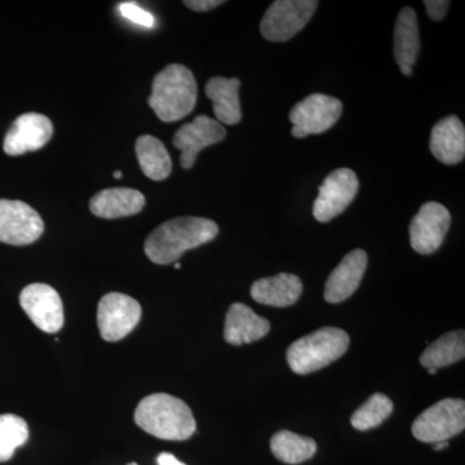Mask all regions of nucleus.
<instances>
[{
	"mask_svg": "<svg viewBox=\"0 0 465 465\" xmlns=\"http://www.w3.org/2000/svg\"><path fill=\"white\" fill-rule=\"evenodd\" d=\"M219 226L204 217L185 216L168 220L154 229L145 241V253L154 264L176 262L186 251L215 240Z\"/></svg>",
	"mask_w": 465,
	"mask_h": 465,
	"instance_id": "obj_1",
	"label": "nucleus"
},
{
	"mask_svg": "<svg viewBox=\"0 0 465 465\" xmlns=\"http://www.w3.org/2000/svg\"><path fill=\"white\" fill-rule=\"evenodd\" d=\"M134 423L146 433L166 440H185L197 430L191 407L166 393L142 400L134 411Z\"/></svg>",
	"mask_w": 465,
	"mask_h": 465,
	"instance_id": "obj_2",
	"label": "nucleus"
},
{
	"mask_svg": "<svg viewBox=\"0 0 465 465\" xmlns=\"http://www.w3.org/2000/svg\"><path fill=\"white\" fill-rule=\"evenodd\" d=\"M198 85L188 67L173 64L155 75L148 104L162 122H176L195 108Z\"/></svg>",
	"mask_w": 465,
	"mask_h": 465,
	"instance_id": "obj_3",
	"label": "nucleus"
},
{
	"mask_svg": "<svg viewBox=\"0 0 465 465\" xmlns=\"http://www.w3.org/2000/svg\"><path fill=\"white\" fill-rule=\"evenodd\" d=\"M349 335L338 327H322L302 336L287 349V362L295 374L307 375L331 365L347 353Z\"/></svg>",
	"mask_w": 465,
	"mask_h": 465,
	"instance_id": "obj_4",
	"label": "nucleus"
},
{
	"mask_svg": "<svg viewBox=\"0 0 465 465\" xmlns=\"http://www.w3.org/2000/svg\"><path fill=\"white\" fill-rule=\"evenodd\" d=\"M465 402L460 399H445L421 412L412 424V434L424 443H439L463 432Z\"/></svg>",
	"mask_w": 465,
	"mask_h": 465,
	"instance_id": "obj_5",
	"label": "nucleus"
},
{
	"mask_svg": "<svg viewBox=\"0 0 465 465\" xmlns=\"http://www.w3.org/2000/svg\"><path fill=\"white\" fill-rule=\"evenodd\" d=\"M317 7V0H277L266 9L260 32L269 42L290 41L304 29Z\"/></svg>",
	"mask_w": 465,
	"mask_h": 465,
	"instance_id": "obj_6",
	"label": "nucleus"
},
{
	"mask_svg": "<svg viewBox=\"0 0 465 465\" xmlns=\"http://www.w3.org/2000/svg\"><path fill=\"white\" fill-rule=\"evenodd\" d=\"M342 113V104L335 97L322 94H313L296 104L290 112V122L293 124L291 134L296 139L309 134L326 133Z\"/></svg>",
	"mask_w": 465,
	"mask_h": 465,
	"instance_id": "obj_7",
	"label": "nucleus"
},
{
	"mask_svg": "<svg viewBox=\"0 0 465 465\" xmlns=\"http://www.w3.org/2000/svg\"><path fill=\"white\" fill-rule=\"evenodd\" d=\"M142 320V307L136 300L124 293L110 292L100 300L97 323L101 338L119 341L133 332Z\"/></svg>",
	"mask_w": 465,
	"mask_h": 465,
	"instance_id": "obj_8",
	"label": "nucleus"
},
{
	"mask_svg": "<svg viewBox=\"0 0 465 465\" xmlns=\"http://www.w3.org/2000/svg\"><path fill=\"white\" fill-rule=\"evenodd\" d=\"M45 232L41 215L25 202L0 200V242L27 246Z\"/></svg>",
	"mask_w": 465,
	"mask_h": 465,
	"instance_id": "obj_9",
	"label": "nucleus"
},
{
	"mask_svg": "<svg viewBox=\"0 0 465 465\" xmlns=\"http://www.w3.org/2000/svg\"><path fill=\"white\" fill-rule=\"evenodd\" d=\"M360 182L357 174L349 168L332 171L320 186L313 204V216L317 222L329 223L347 210L356 198Z\"/></svg>",
	"mask_w": 465,
	"mask_h": 465,
	"instance_id": "obj_10",
	"label": "nucleus"
},
{
	"mask_svg": "<svg viewBox=\"0 0 465 465\" xmlns=\"http://www.w3.org/2000/svg\"><path fill=\"white\" fill-rule=\"evenodd\" d=\"M451 225L448 208L437 202H427L410 224L411 247L420 255H430L442 246Z\"/></svg>",
	"mask_w": 465,
	"mask_h": 465,
	"instance_id": "obj_11",
	"label": "nucleus"
},
{
	"mask_svg": "<svg viewBox=\"0 0 465 465\" xmlns=\"http://www.w3.org/2000/svg\"><path fill=\"white\" fill-rule=\"evenodd\" d=\"M20 304L33 323L42 331L54 333L64 326V307L54 287L33 283L21 291Z\"/></svg>",
	"mask_w": 465,
	"mask_h": 465,
	"instance_id": "obj_12",
	"label": "nucleus"
},
{
	"mask_svg": "<svg viewBox=\"0 0 465 465\" xmlns=\"http://www.w3.org/2000/svg\"><path fill=\"white\" fill-rule=\"evenodd\" d=\"M225 136L223 124L207 115L197 116L191 124L182 125L173 136L174 148L182 152L180 164L185 170H191L201 150L222 143Z\"/></svg>",
	"mask_w": 465,
	"mask_h": 465,
	"instance_id": "obj_13",
	"label": "nucleus"
},
{
	"mask_svg": "<svg viewBox=\"0 0 465 465\" xmlns=\"http://www.w3.org/2000/svg\"><path fill=\"white\" fill-rule=\"evenodd\" d=\"M54 134L50 118L38 113H26L18 116L11 130L5 134L3 149L12 157L36 152L47 145Z\"/></svg>",
	"mask_w": 465,
	"mask_h": 465,
	"instance_id": "obj_14",
	"label": "nucleus"
},
{
	"mask_svg": "<svg viewBox=\"0 0 465 465\" xmlns=\"http://www.w3.org/2000/svg\"><path fill=\"white\" fill-rule=\"evenodd\" d=\"M367 262L369 258L363 250H353L347 253L327 280L324 300L330 304H339L351 298L360 287Z\"/></svg>",
	"mask_w": 465,
	"mask_h": 465,
	"instance_id": "obj_15",
	"label": "nucleus"
},
{
	"mask_svg": "<svg viewBox=\"0 0 465 465\" xmlns=\"http://www.w3.org/2000/svg\"><path fill=\"white\" fill-rule=\"evenodd\" d=\"M430 152L440 163H460L465 157V128L455 115L446 116L434 125L430 140Z\"/></svg>",
	"mask_w": 465,
	"mask_h": 465,
	"instance_id": "obj_16",
	"label": "nucleus"
},
{
	"mask_svg": "<svg viewBox=\"0 0 465 465\" xmlns=\"http://www.w3.org/2000/svg\"><path fill=\"white\" fill-rule=\"evenodd\" d=\"M271 331V322L258 316L247 305L235 302L225 318L224 338L232 345L250 344L264 338Z\"/></svg>",
	"mask_w": 465,
	"mask_h": 465,
	"instance_id": "obj_17",
	"label": "nucleus"
},
{
	"mask_svg": "<svg viewBox=\"0 0 465 465\" xmlns=\"http://www.w3.org/2000/svg\"><path fill=\"white\" fill-rule=\"evenodd\" d=\"M302 290L304 287L298 275L280 273L256 281L251 287V296L260 304L286 308L298 302Z\"/></svg>",
	"mask_w": 465,
	"mask_h": 465,
	"instance_id": "obj_18",
	"label": "nucleus"
},
{
	"mask_svg": "<svg viewBox=\"0 0 465 465\" xmlns=\"http://www.w3.org/2000/svg\"><path fill=\"white\" fill-rule=\"evenodd\" d=\"M145 197L130 188H113L101 191L91 200V213L103 219H119L142 213Z\"/></svg>",
	"mask_w": 465,
	"mask_h": 465,
	"instance_id": "obj_19",
	"label": "nucleus"
},
{
	"mask_svg": "<svg viewBox=\"0 0 465 465\" xmlns=\"http://www.w3.org/2000/svg\"><path fill=\"white\" fill-rule=\"evenodd\" d=\"M420 51L418 17L414 9L406 7L400 12L394 27V57L401 72L411 75L412 66L418 60Z\"/></svg>",
	"mask_w": 465,
	"mask_h": 465,
	"instance_id": "obj_20",
	"label": "nucleus"
},
{
	"mask_svg": "<svg viewBox=\"0 0 465 465\" xmlns=\"http://www.w3.org/2000/svg\"><path fill=\"white\" fill-rule=\"evenodd\" d=\"M240 88L241 81L237 78L215 76L207 82L206 94L208 99L213 101V113L219 124L229 125L240 124L242 119Z\"/></svg>",
	"mask_w": 465,
	"mask_h": 465,
	"instance_id": "obj_21",
	"label": "nucleus"
},
{
	"mask_svg": "<svg viewBox=\"0 0 465 465\" xmlns=\"http://www.w3.org/2000/svg\"><path fill=\"white\" fill-rule=\"evenodd\" d=\"M136 154L143 174L154 182L167 179L173 171V161L166 146L157 137L143 134L136 142Z\"/></svg>",
	"mask_w": 465,
	"mask_h": 465,
	"instance_id": "obj_22",
	"label": "nucleus"
},
{
	"mask_svg": "<svg viewBox=\"0 0 465 465\" xmlns=\"http://www.w3.org/2000/svg\"><path fill=\"white\" fill-rule=\"evenodd\" d=\"M465 356V333L454 331L445 333L432 342L420 356V363L425 369L439 370L454 365Z\"/></svg>",
	"mask_w": 465,
	"mask_h": 465,
	"instance_id": "obj_23",
	"label": "nucleus"
},
{
	"mask_svg": "<svg viewBox=\"0 0 465 465\" xmlns=\"http://www.w3.org/2000/svg\"><path fill=\"white\" fill-rule=\"evenodd\" d=\"M271 450L275 458L286 464H300L313 458L317 452L316 440L299 436L291 430H280L272 437Z\"/></svg>",
	"mask_w": 465,
	"mask_h": 465,
	"instance_id": "obj_24",
	"label": "nucleus"
},
{
	"mask_svg": "<svg viewBox=\"0 0 465 465\" xmlns=\"http://www.w3.org/2000/svg\"><path fill=\"white\" fill-rule=\"evenodd\" d=\"M393 409L394 405L390 397L381 393L372 394L360 409L354 411L351 423L354 430L365 432L387 420L393 412Z\"/></svg>",
	"mask_w": 465,
	"mask_h": 465,
	"instance_id": "obj_25",
	"label": "nucleus"
},
{
	"mask_svg": "<svg viewBox=\"0 0 465 465\" xmlns=\"http://www.w3.org/2000/svg\"><path fill=\"white\" fill-rule=\"evenodd\" d=\"M29 440V427L20 416L0 415V463L8 461L15 451Z\"/></svg>",
	"mask_w": 465,
	"mask_h": 465,
	"instance_id": "obj_26",
	"label": "nucleus"
},
{
	"mask_svg": "<svg viewBox=\"0 0 465 465\" xmlns=\"http://www.w3.org/2000/svg\"><path fill=\"white\" fill-rule=\"evenodd\" d=\"M119 12H121L122 16L127 18V20L133 21V23L137 24V25L143 27L154 26V17H153L148 11H145V9L139 7L136 3H122V5H119Z\"/></svg>",
	"mask_w": 465,
	"mask_h": 465,
	"instance_id": "obj_27",
	"label": "nucleus"
},
{
	"mask_svg": "<svg viewBox=\"0 0 465 465\" xmlns=\"http://www.w3.org/2000/svg\"><path fill=\"white\" fill-rule=\"evenodd\" d=\"M424 5L428 16L433 21L443 20L450 7L448 0H425Z\"/></svg>",
	"mask_w": 465,
	"mask_h": 465,
	"instance_id": "obj_28",
	"label": "nucleus"
},
{
	"mask_svg": "<svg viewBox=\"0 0 465 465\" xmlns=\"http://www.w3.org/2000/svg\"><path fill=\"white\" fill-rule=\"evenodd\" d=\"M224 2H222V0H186V2H183V5L193 9V11L207 12L219 7Z\"/></svg>",
	"mask_w": 465,
	"mask_h": 465,
	"instance_id": "obj_29",
	"label": "nucleus"
},
{
	"mask_svg": "<svg viewBox=\"0 0 465 465\" xmlns=\"http://www.w3.org/2000/svg\"><path fill=\"white\" fill-rule=\"evenodd\" d=\"M157 461L158 465H185L182 463V461L177 460L173 454H168V452H162V454L159 455Z\"/></svg>",
	"mask_w": 465,
	"mask_h": 465,
	"instance_id": "obj_30",
	"label": "nucleus"
},
{
	"mask_svg": "<svg viewBox=\"0 0 465 465\" xmlns=\"http://www.w3.org/2000/svg\"><path fill=\"white\" fill-rule=\"evenodd\" d=\"M445 448H449V442L448 440H443V442L434 443V449L439 451V450H442Z\"/></svg>",
	"mask_w": 465,
	"mask_h": 465,
	"instance_id": "obj_31",
	"label": "nucleus"
},
{
	"mask_svg": "<svg viewBox=\"0 0 465 465\" xmlns=\"http://www.w3.org/2000/svg\"><path fill=\"white\" fill-rule=\"evenodd\" d=\"M113 176H114V177H115V179H121V177H122V173H121V171H115V173H113Z\"/></svg>",
	"mask_w": 465,
	"mask_h": 465,
	"instance_id": "obj_32",
	"label": "nucleus"
},
{
	"mask_svg": "<svg viewBox=\"0 0 465 465\" xmlns=\"http://www.w3.org/2000/svg\"><path fill=\"white\" fill-rule=\"evenodd\" d=\"M428 372H430V375H436L437 370L430 369V370H428Z\"/></svg>",
	"mask_w": 465,
	"mask_h": 465,
	"instance_id": "obj_33",
	"label": "nucleus"
},
{
	"mask_svg": "<svg viewBox=\"0 0 465 465\" xmlns=\"http://www.w3.org/2000/svg\"><path fill=\"white\" fill-rule=\"evenodd\" d=\"M174 268L180 269L182 268V265H180L179 262H176V264H174Z\"/></svg>",
	"mask_w": 465,
	"mask_h": 465,
	"instance_id": "obj_34",
	"label": "nucleus"
},
{
	"mask_svg": "<svg viewBox=\"0 0 465 465\" xmlns=\"http://www.w3.org/2000/svg\"><path fill=\"white\" fill-rule=\"evenodd\" d=\"M128 465H139V464H137V463H131V464H128Z\"/></svg>",
	"mask_w": 465,
	"mask_h": 465,
	"instance_id": "obj_35",
	"label": "nucleus"
}]
</instances>
